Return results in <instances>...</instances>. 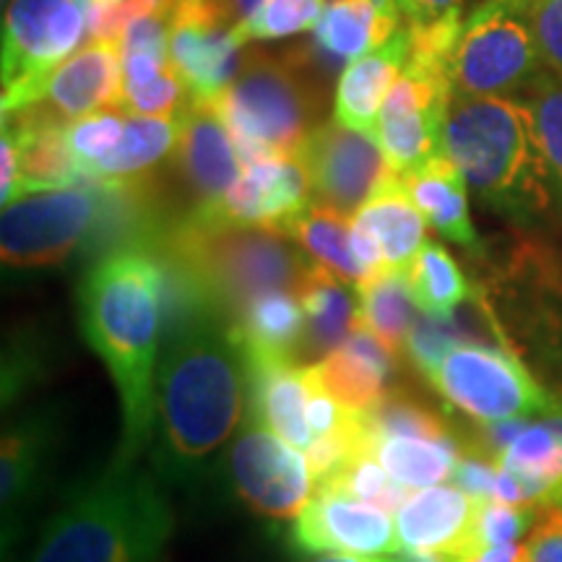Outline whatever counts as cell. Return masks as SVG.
I'll return each instance as SVG.
<instances>
[{"label": "cell", "mask_w": 562, "mask_h": 562, "mask_svg": "<svg viewBox=\"0 0 562 562\" xmlns=\"http://www.w3.org/2000/svg\"><path fill=\"white\" fill-rule=\"evenodd\" d=\"M170 328L157 370L154 472L172 487L199 490L224 453L250 402L248 362L235 323L203 302H167Z\"/></svg>", "instance_id": "1"}, {"label": "cell", "mask_w": 562, "mask_h": 562, "mask_svg": "<svg viewBox=\"0 0 562 562\" xmlns=\"http://www.w3.org/2000/svg\"><path fill=\"white\" fill-rule=\"evenodd\" d=\"M76 302L83 339L108 364L121 396L123 438L115 461L133 463L154 435L165 263L146 245H115L83 273Z\"/></svg>", "instance_id": "2"}, {"label": "cell", "mask_w": 562, "mask_h": 562, "mask_svg": "<svg viewBox=\"0 0 562 562\" xmlns=\"http://www.w3.org/2000/svg\"><path fill=\"white\" fill-rule=\"evenodd\" d=\"M175 510L165 482L115 461L63 501L11 562H165Z\"/></svg>", "instance_id": "3"}, {"label": "cell", "mask_w": 562, "mask_h": 562, "mask_svg": "<svg viewBox=\"0 0 562 562\" xmlns=\"http://www.w3.org/2000/svg\"><path fill=\"white\" fill-rule=\"evenodd\" d=\"M442 151L492 214L518 229L558 216L524 97L456 94L442 121Z\"/></svg>", "instance_id": "4"}, {"label": "cell", "mask_w": 562, "mask_h": 562, "mask_svg": "<svg viewBox=\"0 0 562 562\" xmlns=\"http://www.w3.org/2000/svg\"><path fill=\"white\" fill-rule=\"evenodd\" d=\"M331 79L305 45L286 55L245 53L235 81L214 104L227 123L243 165L294 157L326 115Z\"/></svg>", "instance_id": "5"}, {"label": "cell", "mask_w": 562, "mask_h": 562, "mask_svg": "<svg viewBox=\"0 0 562 562\" xmlns=\"http://www.w3.org/2000/svg\"><path fill=\"white\" fill-rule=\"evenodd\" d=\"M448 74L456 94L521 97L547 74L526 0H484L463 19Z\"/></svg>", "instance_id": "6"}, {"label": "cell", "mask_w": 562, "mask_h": 562, "mask_svg": "<svg viewBox=\"0 0 562 562\" xmlns=\"http://www.w3.org/2000/svg\"><path fill=\"white\" fill-rule=\"evenodd\" d=\"M108 201L110 191L104 182L83 178L76 186L26 193L3 203V266L13 273H30L66 263L100 227Z\"/></svg>", "instance_id": "7"}, {"label": "cell", "mask_w": 562, "mask_h": 562, "mask_svg": "<svg viewBox=\"0 0 562 562\" xmlns=\"http://www.w3.org/2000/svg\"><path fill=\"white\" fill-rule=\"evenodd\" d=\"M427 381L448 404L480 425L529 419L537 414L558 417L552 396L539 378L521 357L501 344H456Z\"/></svg>", "instance_id": "8"}, {"label": "cell", "mask_w": 562, "mask_h": 562, "mask_svg": "<svg viewBox=\"0 0 562 562\" xmlns=\"http://www.w3.org/2000/svg\"><path fill=\"white\" fill-rule=\"evenodd\" d=\"M87 37L81 0H11L3 16V115L32 108L42 81Z\"/></svg>", "instance_id": "9"}, {"label": "cell", "mask_w": 562, "mask_h": 562, "mask_svg": "<svg viewBox=\"0 0 562 562\" xmlns=\"http://www.w3.org/2000/svg\"><path fill=\"white\" fill-rule=\"evenodd\" d=\"M448 60V53L412 45L402 76L385 97L372 138L398 175L442 154V121L453 97Z\"/></svg>", "instance_id": "10"}, {"label": "cell", "mask_w": 562, "mask_h": 562, "mask_svg": "<svg viewBox=\"0 0 562 562\" xmlns=\"http://www.w3.org/2000/svg\"><path fill=\"white\" fill-rule=\"evenodd\" d=\"M232 487L243 505L271 521H292L313 501L315 480L307 456L266 425L248 419L227 456Z\"/></svg>", "instance_id": "11"}, {"label": "cell", "mask_w": 562, "mask_h": 562, "mask_svg": "<svg viewBox=\"0 0 562 562\" xmlns=\"http://www.w3.org/2000/svg\"><path fill=\"white\" fill-rule=\"evenodd\" d=\"M63 417L53 404L34 406L13 417L0 448V513H3V560L16 550L26 521L37 508L53 474L60 446Z\"/></svg>", "instance_id": "12"}, {"label": "cell", "mask_w": 562, "mask_h": 562, "mask_svg": "<svg viewBox=\"0 0 562 562\" xmlns=\"http://www.w3.org/2000/svg\"><path fill=\"white\" fill-rule=\"evenodd\" d=\"M315 201L355 216L393 167L378 140L349 125L323 121L297 151Z\"/></svg>", "instance_id": "13"}, {"label": "cell", "mask_w": 562, "mask_h": 562, "mask_svg": "<svg viewBox=\"0 0 562 562\" xmlns=\"http://www.w3.org/2000/svg\"><path fill=\"white\" fill-rule=\"evenodd\" d=\"M286 544L297 554L341 552L368 558L402 552L391 513L341 492H315L313 501L292 518Z\"/></svg>", "instance_id": "14"}, {"label": "cell", "mask_w": 562, "mask_h": 562, "mask_svg": "<svg viewBox=\"0 0 562 562\" xmlns=\"http://www.w3.org/2000/svg\"><path fill=\"white\" fill-rule=\"evenodd\" d=\"M170 60L195 102H216L243 66V47L211 0H175Z\"/></svg>", "instance_id": "15"}, {"label": "cell", "mask_w": 562, "mask_h": 562, "mask_svg": "<svg viewBox=\"0 0 562 562\" xmlns=\"http://www.w3.org/2000/svg\"><path fill=\"white\" fill-rule=\"evenodd\" d=\"M313 201L311 178L294 154L248 161L235 186L220 201L191 209V214L224 224H263L284 229V224Z\"/></svg>", "instance_id": "16"}, {"label": "cell", "mask_w": 562, "mask_h": 562, "mask_svg": "<svg viewBox=\"0 0 562 562\" xmlns=\"http://www.w3.org/2000/svg\"><path fill=\"white\" fill-rule=\"evenodd\" d=\"M351 240L364 269L409 271L427 243V220L414 203L404 175L391 170L351 216Z\"/></svg>", "instance_id": "17"}, {"label": "cell", "mask_w": 562, "mask_h": 562, "mask_svg": "<svg viewBox=\"0 0 562 562\" xmlns=\"http://www.w3.org/2000/svg\"><path fill=\"white\" fill-rule=\"evenodd\" d=\"M178 144L172 167L193 209L220 201L243 172V157L235 138L211 102L191 100L178 112Z\"/></svg>", "instance_id": "18"}, {"label": "cell", "mask_w": 562, "mask_h": 562, "mask_svg": "<svg viewBox=\"0 0 562 562\" xmlns=\"http://www.w3.org/2000/svg\"><path fill=\"white\" fill-rule=\"evenodd\" d=\"M482 503L456 484L412 490V495L396 510L402 550L440 552L448 562H459L484 550L476 539Z\"/></svg>", "instance_id": "19"}, {"label": "cell", "mask_w": 562, "mask_h": 562, "mask_svg": "<svg viewBox=\"0 0 562 562\" xmlns=\"http://www.w3.org/2000/svg\"><path fill=\"white\" fill-rule=\"evenodd\" d=\"M123 50L121 42L89 40L42 81L40 108L63 123H74L91 112L121 108Z\"/></svg>", "instance_id": "20"}, {"label": "cell", "mask_w": 562, "mask_h": 562, "mask_svg": "<svg viewBox=\"0 0 562 562\" xmlns=\"http://www.w3.org/2000/svg\"><path fill=\"white\" fill-rule=\"evenodd\" d=\"M250 378L248 419L266 425L297 448H311L315 432L307 422L313 375L307 364L243 347Z\"/></svg>", "instance_id": "21"}, {"label": "cell", "mask_w": 562, "mask_h": 562, "mask_svg": "<svg viewBox=\"0 0 562 562\" xmlns=\"http://www.w3.org/2000/svg\"><path fill=\"white\" fill-rule=\"evenodd\" d=\"M404 357L360 326L347 341L318 362H311L313 381L351 412H370L398 383V364Z\"/></svg>", "instance_id": "22"}, {"label": "cell", "mask_w": 562, "mask_h": 562, "mask_svg": "<svg viewBox=\"0 0 562 562\" xmlns=\"http://www.w3.org/2000/svg\"><path fill=\"white\" fill-rule=\"evenodd\" d=\"M412 30L404 24L389 42L347 63L334 91V117L349 128L372 136L378 115L393 83L409 60Z\"/></svg>", "instance_id": "23"}, {"label": "cell", "mask_w": 562, "mask_h": 562, "mask_svg": "<svg viewBox=\"0 0 562 562\" xmlns=\"http://www.w3.org/2000/svg\"><path fill=\"white\" fill-rule=\"evenodd\" d=\"M404 182L432 229L472 256L484 258V243L469 214L467 178L446 151L404 175Z\"/></svg>", "instance_id": "24"}, {"label": "cell", "mask_w": 562, "mask_h": 562, "mask_svg": "<svg viewBox=\"0 0 562 562\" xmlns=\"http://www.w3.org/2000/svg\"><path fill=\"white\" fill-rule=\"evenodd\" d=\"M402 19L396 0H328L313 42L344 66L389 42L404 26Z\"/></svg>", "instance_id": "25"}, {"label": "cell", "mask_w": 562, "mask_h": 562, "mask_svg": "<svg viewBox=\"0 0 562 562\" xmlns=\"http://www.w3.org/2000/svg\"><path fill=\"white\" fill-rule=\"evenodd\" d=\"M347 281L336 279L331 271L315 263L300 300L305 307V341H302L300 362L311 357L313 362L323 360L349 339L360 326V302L347 290Z\"/></svg>", "instance_id": "26"}, {"label": "cell", "mask_w": 562, "mask_h": 562, "mask_svg": "<svg viewBox=\"0 0 562 562\" xmlns=\"http://www.w3.org/2000/svg\"><path fill=\"white\" fill-rule=\"evenodd\" d=\"M497 463L516 476L524 487L526 503H550L562 490V417L526 422Z\"/></svg>", "instance_id": "27"}, {"label": "cell", "mask_w": 562, "mask_h": 562, "mask_svg": "<svg viewBox=\"0 0 562 562\" xmlns=\"http://www.w3.org/2000/svg\"><path fill=\"white\" fill-rule=\"evenodd\" d=\"M351 216L341 214L326 203L313 201L305 211L284 224V232L300 245L313 263L331 271L349 286L362 284L370 277L351 240Z\"/></svg>", "instance_id": "28"}, {"label": "cell", "mask_w": 562, "mask_h": 562, "mask_svg": "<svg viewBox=\"0 0 562 562\" xmlns=\"http://www.w3.org/2000/svg\"><path fill=\"white\" fill-rule=\"evenodd\" d=\"M178 115H128L121 144L104 157L94 172L97 182H138L151 178L178 144Z\"/></svg>", "instance_id": "29"}, {"label": "cell", "mask_w": 562, "mask_h": 562, "mask_svg": "<svg viewBox=\"0 0 562 562\" xmlns=\"http://www.w3.org/2000/svg\"><path fill=\"white\" fill-rule=\"evenodd\" d=\"M360 302V321L391 347L398 357H406V339H409L414 323H417V300H414L409 271H381L372 273L355 286Z\"/></svg>", "instance_id": "30"}, {"label": "cell", "mask_w": 562, "mask_h": 562, "mask_svg": "<svg viewBox=\"0 0 562 562\" xmlns=\"http://www.w3.org/2000/svg\"><path fill=\"white\" fill-rule=\"evenodd\" d=\"M305 326V307H302L300 294L277 290L252 300L243 318L235 323V331L243 347L300 362Z\"/></svg>", "instance_id": "31"}, {"label": "cell", "mask_w": 562, "mask_h": 562, "mask_svg": "<svg viewBox=\"0 0 562 562\" xmlns=\"http://www.w3.org/2000/svg\"><path fill=\"white\" fill-rule=\"evenodd\" d=\"M375 456L398 484L422 490L451 480L461 456V442H456V438H381Z\"/></svg>", "instance_id": "32"}, {"label": "cell", "mask_w": 562, "mask_h": 562, "mask_svg": "<svg viewBox=\"0 0 562 562\" xmlns=\"http://www.w3.org/2000/svg\"><path fill=\"white\" fill-rule=\"evenodd\" d=\"M414 300L432 318L451 321L461 305L472 302L474 286L459 261L440 243L427 240L409 269Z\"/></svg>", "instance_id": "33"}, {"label": "cell", "mask_w": 562, "mask_h": 562, "mask_svg": "<svg viewBox=\"0 0 562 562\" xmlns=\"http://www.w3.org/2000/svg\"><path fill=\"white\" fill-rule=\"evenodd\" d=\"M372 435L381 438H453L448 422L432 409L425 398L414 396L406 385L398 383L385 396L364 412Z\"/></svg>", "instance_id": "34"}, {"label": "cell", "mask_w": 562, "mask_h": 562, "mask_svg": "<svg viewBox=\"0 0 562 562\" xmlns=\"http://www.w3.org/2000/svg\"><path fill=\"white\" fill-rule=\"evenodd\" d=\"M524 102L531 112L533 133L550 178L554 209L562 220V76L547 74L526 91Z\"/></svg>", "instance_id": "35"}, {"label": "cell", "mask_w": 562, "mask_h": 562, "mask_svg": "<svg viewBox=\"0 0 562 562\" xmlns=\"http://www.w3.org/2000/svg\"><path fill=\"white\" fill-rule=\"evenodd\" d=\"M328 0H263L248 19L232 26V40L245 47L250 42L286 40L313 32Z\"/></svg>", "instance_id": "36"}, {"label": "cell", "mask_w": 562, "mask_h": 562, "mask_svg": "<svg viewBox=\"0 0 562 562\" xmlns=\"http://www.w3.org/2000/svg\"><path fill=\"white\" fill-rule=\"evenodd\" d=\"M318 492H341V495L372 503L389 513H396L404 505L406 497L412 495L409 487L398 484L389 472H385L375 453L357 456L334 482H328L326 487Z\"/></svg>", "instance_id": "37"}, {"label": "cell", "mask_w": 562, "mask_h": 562, "mask_svg": "<svg viewBox=\"0 0 562 562\" xmlns=\"http://www.w3.org/2000/svg\"><path fill=\"white\" fill-rule=\"evenodd\" d=\"M125 121H128V115H125L121 108H108L68 123V149L74 154L83 178H89V175L94 172V167L100 165L104 157H110L112 149L121 144Z\"/></svg>", "instance_id": "38"}, {"label": "cell", "mask_w": 562, "mask_h": 562, "mask_svg": "<svg viewBox=\"0 0 562 562\" xmlns=\"http://www.w3.org/2000/svg\"><path fill=\"white\" fill-rule=\"evenodd\" d=\"M539 505H510L484 501L476 518V539L482 547L524 542L537 521Z\"/></svg>", "instance_id": "39"}, {"label": "cell", "mask_w": 562, "mask_h": 562, "mask_svg": "<svg viewBox=\"0 0 562 562\" xmlns=\"http://www.w3.org/2000/svg\"><path fill=\"white\" fill-rule=\"evenodd\" d=\"M45 355H42L37 341L32 336H16L5 344L3 355V409L16 404L26 391L32 389V381L40 375Z\"/></svg>", "instance_id": "40"}, {"label": "cell", "mask_w": 562, "mask_h": 562, "mask_svg": "<svg viewBox=\"0 0 562 562\" xmlns=\"http://www.w3.org/2000/svg\"><path fill=\"white\" fill-rule=\"evenodd\" d=\"M526 13L547 70L562 76V0H526Z\"/></svg>", "instance_id": "41"}, {"label": "cell", "mask_w": 562, "mask_h": 562, "mask_svg": "<svg viewBox=\"0 0 562 562\" xmlns=\"http://www.w3.org/2000/svg\"><path fill=\"white\" fill-rule=\"evenodd\" d=\"M526 562H562V508L542 503L537 521L524 539Z\"/></svg>", "instance_id": "42"}, {"label": "cell", "mask_w": 562, "mask_h": 562, "mask_svg": "<svg viewBox=\"0 0 562 562\" xmlns=\"http://www.w3.org/2000/svg\"><path fill=\"white\" fill-rule=\"evenodd\" d=\"M497 461L490 459L480 451H463L456 463V472L451 482L456 487H461L467 495L476 497V501H492V492H495L497 480Z\"/></svg>", "instance_id": "43"}, {"label": "cell", "mask_w": 562, "mask_h": 562, "mask_svg": "<svg viewBox=\"0 0 562 562\" xmlns=\"http://www.w3.org/2000/svg\"><path fill=\"white\" fill-rule=\"evenodd\" d=\"M412 30H430L440 24H461L463 0H396Z\"/></svg>", "instance_id": "44"}, {"label": "cell", "mask_w": 562, "mask_h": 562, "mask_svg": "<svg viewBox=\"0 0 562 562\" xmlns=\"http://www.w3.org/2000/svg\"><path fill=\"white\" fill-rule=\"evenodd\" d=\"M459 562H526V547L524 542L484 547V550L469 554Z\"/></svg>", "instance_id": "45"}, {"label": "cell", "mask_w": 562, "mask_h": 562, "mask_svg": "<svg viewBox=\"0 0 562 562\" xmlns=\"http://www.w3.org/2000/svg\"><path fill=\"white\" fill-rule=\"evenodd\" d=\"M211 3H214V9L222 13V19L227 21L229 26H237L240 21L248 19L263 0H211Z\"/></svg>", "instance_id": "46"}, {"label": "cell", "mask_w": 562, "mask_h": 562, "mask_svg": "<svg viewBox=\"0 0 562 562\" xmlns=\"http://www.w3.org/2000/svg\"><path fill=\"white\" fill-rule=\"evenodd\" d=\"M307 562H393V558H364V554H318Z\"/></svg>", "instance_id": "47"}, {"label": "cell", "mask_w": 562, "mask_h": 562, "mask_svg": "<svg viewBox=\"0 0 562 562\" xmlns=\"http://www.w3.org/2000/svg\"><path fill=\"white\" fill-rule=\"evenodd\" d=\"M550 503H554V505H560V508H562V490L558 492V495H554V497H552V501H550Z\"/></svg>", "instance_id": "48"}, {"label": "cell", "mask_w": 562, "mask_h": 562, "mask_svg": "<svg viewBox=\"0 0 562 562\" xmlns=\"http://www.w3.org/2000/svg\"><path fill=\"white\" fill-rule=\"evenodd\" d=\"M3 3H5V5H9V3H11V0H3Z\"/></svg>", "instance_id": "49"}]
</instances>
